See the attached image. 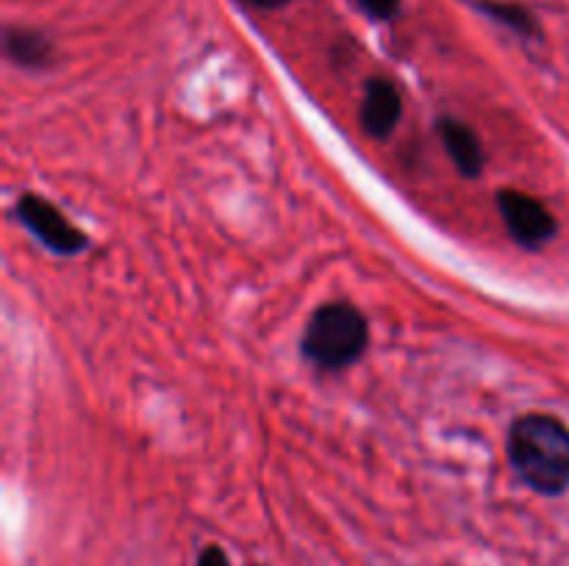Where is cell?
<instances>
[{
    "label": "cell",
    "mask_w": 569,
    "mask_h": 566,
    "mask_svg": "<svg viewBox=\"0 0 569 566\" xmlns=\"http://www.w3.org/2000/svg\"><path fill=\"white\" fill-rule=\"evenodd\" d=\"M509 461L522 483L545 497L569 488V427L559 416L526 414L509 431Z\"/></svg>",
    "instance_id": "6da1fadb"
},
{
    "label": "cell",
    "mask_w": 569,
    "mask_h": 566,
    "mask_svg": "<svg viewBox=\"0 0 569 566\" xmlns=\"http://www.w3.org/2000/svg\"><path fill=\"white\" fill-rule=\"evenodd\" d=\"M367 342L370 325L356 305L326 303L311 314L300 350L317 370L339 372L365 355Z\"/></svg>",
    "instance_id": "7a4b0ae2"
},
{
    "label": "cell",
    "mask_w": 569,
    "mask_h": 566,
    "mask_svg": "<svg viewBox=\"0 0 569 566\" xmlns=\"http://www.w3.org/2000/svg\"><path fill=\"white\" fill-rule=\"evenodd\" d=\"M14 216L42 247L50 250V253L70 259V255L83 253V250L89 247L87 233L78 225H72L50 200L39 198V194H20L14 205Z\"/></svg>",
    "instance_id": "3957f363"
},
{
    "label": "cell",
    "mask_w": 569,
    "mask_h": 566,
    "mask_svg": "<svg viewBox=\"0 0 569 566\" xmlns=\"http://www.w3.org/2000/svg\"><path fill=\"white\" fill-rule=\"evenodd\" d=\"M498 209L511 239L526 250H542L556 236L559 225L542 200L517 189H500Z\"/></svg>",
    "instance_id": "277c9868"
},
{
    "label": "cell",
    "mask_w": 569,
    "mask_h": 566,
    "mask_svg": "<svg viewBox=\"0 0 569 566\" xmlns=\"http://www.w3.org/2000/svg\"><path fill=\"white\" fill-rule=\"evenodd\" d=\"M403 114V100L389 78H370L361 98L359 120L372 139H389Z\"/></svg>",
    "instance_id": "5b68a950"
},
{
    "label": "cell",
    "mask_w": 569,
    "mask_h": 566,
    "mask_svg": "<svg viewBox=\"0 0 569 566\" xmlns=\"http://www.w3.org/2000/svg\"><path fill=\"white\" fill-rule=\"evenodd\" d=\"M437 133L442 139V148L448 150L450 161L456 164V170L465 178H478L483 172V148L478 133L472 131L467 122L456 120V117H439L437 120Z\"/></svg>",
    "instance_id": "8992f818"
},
{
    "label": "cell",
    "mask_w": 569,
    "mask_h": 566,
    "mask_svg": "<svg viewBox=\"0 0 569 566\" xmlns=\"http://www.w3.org/2000/svg\"><path fill=\"white\" fill-rule=\"evenodd\" d=\"M3 44L6 55L17 67H26V70H42L53 61V44L44 33L33 31V28L9 26L3 33Z\"/></svg>",
    "instance_id": "52a82bcc"
},
{
    "label": "cell",
    "mask_w": 569,
    "mask_h": 566,
    "mask_svg": "<svg viewBox=\"0 0 569 566\" xmlns=\"http://www.w3.org/2000/svg\"><path fill=\"white\" fill-rule=\"evenodd\" d=\"M476 9L483 11L487 17H492L495 22L506 26L509 31L520 33V37L531 39L539 33L537 17L520 3H509V0H476Z\"/></svg>",
    "instance_id": "ba28073f"
},
{
    "label": "cell",
    "mask_w": 569,
    "mask_h": 566,
    "mask_svg": "<svg viewBox=\"0 0 569 566\" xmlns=\"http://www.w3.org/2000/svg\"><path fill=\"white\" fill-rule=\"evenodd\" d=\"M356 3H359V9L376 22L392 20L400 9V0H356Z\"/></svg>",
    "instance_id": "9c48e42d"
},
{
    "label": "cell",
    "mask_w": 569,
    "mask_h": 566,
    "mask_svg": "<svg viewBox=\"0 0 569 566\" xmlns=\"http://www.w3.org/2000/svg\"><path fill=\"white\" fill-rule=\"evenodd\" d=\"M198 566H231V560H228V555L222 553L217 544H209V547L198 555Z\"/></svg>",
    "instance_id": "30bf717a"
},
{
    "label": "cell",
    "mask_w": 569,
    "mask_h": 566,
    "mask_svg": "<svg viewBox=\"0 0 569 566\" xmlns=\"http://www.w3.org/2000/svg\"><path fill=\"white\" fill-rule=\"evenodd\" d=\"M248 3L256 6V9L272 11V9H283V6H287L289 0H248Z\"/></svg>",
    "instance_id": "8fae6325"
}]
</instances>
